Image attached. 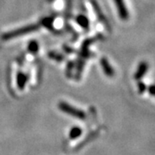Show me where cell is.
<instances>
[{"mask_svg": "<svg viewBox=\"0 0 155 155\" xmlns=\"http://www.w3.org/2000/svg\"><path fill=\"white\" fill-rule=\"evenodd\" d=\"M59 108L61 109V111H63L64 113H67L70 116H74L78 119H82L84 120L85 118V114L84 113L83 111L81 110H78L75 107H72L70 104H68L67 103H65V102H61L59 103Z\"/></svg>", "mask_w": 155, "mask_h": 155, "instance_id": "obj_1", "label": "cell"}, {"mask_svg": "<svg viewBox=\"0 0 155 155\" xmlns=\"http://www.w3.org/2000/svg\"><path fill=\"white\" fill-rule=\"evenodd\" d=\"M38 28V26L37 25H28V26H26V27H23L22 28H18V29H16V30H13L11 32H9V33L5 34L3 38L5 39V40H8V39L11 38H15V37H18V36H21V35H23L25 34L30 33L32 31H35Z\"/></svg>", "mask_w": 155, "mask_h": 155, "instance_id": "obj_2", "label": "cell"}, {"mask_svg": "<svg viewBox=\"0 0 155 155\" xmlns=\"http://www.w3.org/2000/svg\"><path fill=\"white\" fill-rule=\"evenodd\" d=\"M114 2L116 3V8H117L120 18H122V20H127L129 17V15H128V11L126 8L124 1L123 0H114Z\"/></svg>", "mask_w": 155, "mask_h": 155, "instance_id": "obj_3", "label": "cell"}, {"mask_svg": "<svg viewBox=\"0 0 155 155\" xmlns=\"http://www.w3.org/2000/svg\"><path fill=\"white\" fill-rule=\"evenodd\" d=\"M101 66L103 67V69H104V72L105 73L107 76H109V77H113V75H114V70H113V68L110 66V64L109 63V61L105 59V58H103L102 60H101Z\"/></svg>", "mask_w": 155, "mask_h": 155, "instance_id": "obj_4", "label": "cell"}, {"mask_svg": "<svg viewBox=\"0 0 155 155\" xmlns=\"http://www.w3.org/2000/svg\"><path fill=\"white\" fill-rule=\"evenodd\" d=\"M147 68H148V66L146 62H141L139 66L138 69H137V72H135L134 74V78L136 79H140L141 78L143 77L145 75V73L147 71Z\"/></svg>", "mask_w": 155, "mask_h": 155, "instance_id": "obj_5", "label": "cell"}, {"mask_svg": "<svg viewBox=\"0 0 155 155\" xmlns=\"http://www.w3.org/2000/svg\"><path fill=\"white\" fill-rule=\"evenodd\" d=\"M77 22L80 27H82L84 29H87L89 28L90 22H89L88 18L84 15H79L77 17Z\"/></svg>", "mask_w": 155, "mask_h": 155, "instance_id": "obj_6", "label": "cell"}, {"mask_svg": "<svg viewBox=\"0 0 155 155\" xmlns=\"http://www.w3.org/2000/svg\"><path fill=\"white\" fill-rule=\"evenodd\" d=\"M26 82H27V76L22 72H19L17 74V86L19 87V89L22 90L24 88Z\"/></svg>", "mask_w": 155, "mask_h": 155, "instance_id": "obj_7", "label": "cell"}, {"mask_svg": "<svg viewBox=\"0 0 155 155\" xmlns=\"http://www.w3.org/2000/svg\"><path fill=\"white\" fill-rule=\"evenodd\" d=\"M82 134V129L80 127H72L69 133V137L71 140H73V139H76L78 137H79Z\"/></svg>", "mask_w": 155, "mask_h": 155, "instance_id": "obj_8", "label": "cell"}, {"mask_svg": "<svg viewBox=\"0 0 155 155\" xmlns=\"http://www.w3.org/2000/svg\"><path fill=\"white\" fill-rule=\"evenodd\" d=\"M39 49V45L38 43L36 42V41H31L29 44H28V51L29 52H31V53H36L37 51H38Z\"/></svg>", "mask_w": 155, "mask_h": 155, "instance_id": "obj_9", "label": "cell"}, {"mask_svg": "<svg viewBox=\"0 0 155 155\" xmlns=\"http://www.w3.org/2000/svg\"><path fill=\"white\" fill-rule=\"evenodd\" d=\"M145 90H146V86H145L144 84L142 82H140L139 83V91H140V93H143Z\"/></svg>", "mask_w": 155, "mask_h": 155, "instance_id": "obj_10", "label": "cell"}, {"mask_svg": "<svg viewBox=\"0 0 155 155\" xmlns=\"http://www.w3.org/2000/svg\"><path fill=\"white\" fill-rule=\"evenodd\" d=\"M149 91H150V93H151V95H154V86L153 85H152L151 87H150L149 89Z\"/></svg>", "mask_w": 155, "mask_h": 155, "instance_id": "obj_11", "label": "cell"}]
</instances>
